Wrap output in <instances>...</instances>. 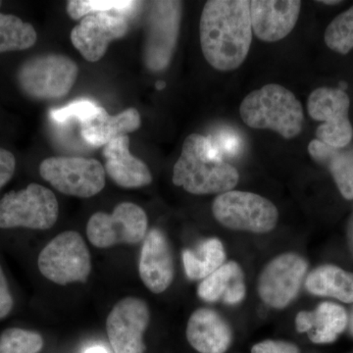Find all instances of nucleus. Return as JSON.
I'll use <instances>...</instances> for the list:
<instances>
[{
    "label": "nucleus",
    "instance_id": "f257e3e1",
    "mask_svg": "<svg viewBox=\"0 0 353 353\" xmlns=\"http://www.w3.org/2000/svg\"><path fill=\"white\" fill-rule=\"evenodd\" d=\"M203 57L213 68L228 72L245 62L252 41L250 1L209 0L199 24Z\"/></svg>",
    "mask_w": 353,
    "mask_h": 353
},
{
    "label": "nucleus",
    "instance_id": "f03ea898",
    "mask_svg": "<svg viewBox=\"0 0 353 353\" xmlns=\"http://www.w3.org/2000/svg\"><path fill=\"white\" fill-rule=\"evenodd\" d=\"M240 174L215 152L208 137L192 134L185 139L173 168V183L196 196L233 190Z\"/></svg>",
    "mask_w": 353,
    "mask_h": 353
},
{
    "label": "nucleus",
    "instance_id": "7ed1b4c3",
    "mask_svg": "<svg viewBox=\"0 0 353 353\" xmlns=\"http://www.w3.org/2000/svg\"><path fill=\"white\" fill-rule=\"evenodd\" d=\"M240 114L246 126L271 130L284 139L296 138L303 131L304 112L301 101L278 83H268L246 95Z\"/></svg>",
    "mask_w": 353,
    "mask_h": 353
},
{
    "label": "nucleus",
    "instance_id": "20e7f679",
    "mask_svg": "<svg viewBox=\"0 0 353 353\" xmlns=\"http://www.w3.org/2000/svg\"><path fill=\"white\" fill-rule=\"evenodd\" d=\"M79 67L71 58L44 54L30 58L18 70L22 92L39 101L62 99L71 92L78 78Z\"/></svg>",
    "mask_w": 353,
    "mask_h": 353
},
{
    "label": "nucleus",
    "instance_id": "39448f33",
    "mask_svg": "<svg viewBox=\"0 0 353 353\" xmlns=\"http://www.w3.org/2000/svg\"><path fill=\"white\" fill-rule=\"evenodd\" d=\"M58 215L57 196L52 190L39 183L9 192L0 199V229L48 230L54 226Z\"/></svg>",
    "mask_w": 353,
    "mask_h": 353
},
{
    "label": "nucleus",
    "instance_id": "423d86ee",
    "mask_svg": "<svg viewBox=\"0 0 353 353\" xmlns=\"http://www.w3.org/2000/svg\"><path fill=\"white\" fill-rule=\"evenodd\" d=\"M41 275L60 285L85 283L92 272V259L83 236L78 232L57 234L39 255Z\"/></svg>",
    "mask_w": 353,
    "mask_h": 353
},
{
    "label": "nucleus",
    "instance_id": "0eeeda50",
    "mask_svg": "<svg viewBox=\"0 0 353 353\" xmlns=\"http://www.w3.org/2000/svg\"><path fill=\"white\" fill-rule=\"evenodd\" d=\"M212 212L223 226L255 234L272 231L279 219L278 209L269 199L241 190L219 194L213 202Z\"/></svg>",
    "mask_w": 353,
    "mask_h": 353
},
{
    "label": "nucleus",
    "instance_id": "6e6552de",
    "mask_svg": "<svg viewBox=\"0 0 353 353\" xmlns=\"http://www.w3.org/2000/svg\"><path fill=\"white\" fill-rule=\"evenodd\" d=\"M39 174L58 192L81 199L97 196L105 187V169L92 158H46L39 165Z\"/></svg>",
    "mask_w": 353,
    "mask_h": 353
},
{
    "label": "nucleus",
    "instance_id": "1a4fd4ad",
    "mask_svg": "<svg viewBox=\"0 0 353 353\" xmlns=\"http://www.w3.org/2000/svg\"><path fill=\"white\" fill-rule=\"evenodd\" d=\"M148 215L141 206L122 202L111 214L94 213L88 220V241L97 248L116 245H136L145 240L148 232Z\"/></svg>",
    "mask_w": 353,
    "mask_h": 353
},
{
    "label": "nucleus",
    "instance_id": "9d476101",
    "mask_svg": "<svg viewBox=\"0 0 353 353\" xmlns=\"http://www.w3.org/2000/svg\"><path fill=\"white\" fill-rule=\"evenodd\" d=\"M350 105V97L341 88L313 90L308 97V114L312 119L323 122L317 128L316 139L333 148L350 145L353 138V128L348 119Z\"/></svg>",
    "mask_w": 353,
    "mask_h": 353
},
{
    "label": "nucleus",
    "instance_id": "9b49d317",
    "mask_svg": "<svg viewBox=\"0 0 353 353\" xmlns=\"http://www.w3.org/2000/svg\"><path fill=\"white\" fill-rule=\"evenodd\" d=\"M182 2H153L148 21L145 52L146 66L153 72L167 68L180 32Z\"/></svg>",
    "mask_w": 353,
    "mask_h": 353
},
{
    "label": "nucleus",
    "instance_id": "f8f14e48",
    "mask_svg": "<svg viewBox=\"0 0 353 353\" xmlns=\"http://www.w3.org/2000/svg\"><path fill=\"white\" fill-rule=\"evenodd\" d=\"M307 269V261L296 253H284L272 259L259 277L260 299L271 307H287L299 294Z\"/></svg>",
    "mask_w": 353,
    "mask_h": 353
},
{
    "label": "nucleus",
    "instance_id": "ddd939ff",
    "mask_svg": "<svg viewBox=\"0 0 353 353\" xmlns=\"http://www.w3.org/2000/svg\"><path fill=\"white\" fill-rule=\"evenodd\" d=\"M148 304L128 296L114 305L106 320V332L114 353H145L143 334L150 324Z\"/></svg>",
    "mask_w": 353,
    "mask_h": 353
},
{
    "label": "nucleus",
    "instance_id": "4468645a",
    "mask_svg": "<svg viewBox=\"0 0 353 353\" xmlns=\"http://www.w3.org/2000/svg\"><path fill=\"white\" fill-rule=\"evenodd\" d=\"M128 31L127 16L119 13H95L80 20L72 30L70 39L85 60L97 62L105 55L111 41L124 38Z\"/></svg>",
    "mask_w": 353,
    "mask_h": 353
},
{
    "label": "nucleus",
    "instance_id": "2eb2a0df",
    "mask_svg": "<svg viewBox=\"0 0 353 353\" xmlns=\"http://www.w3.org/2000/svg\"><path fill=\"white\" fill-rule=\"evenodd\" d=\"M299 0H252V32L262 41L276 43L287 38L296 27L301 13Z\"/></svg>",
    "mask_w": 353,
    "mask_h": 353
},
{
    "label": "nucleus",
    "instance_id": "dca6fc26",
    "mask_svg": "<svg viewBox=\"0 0 353 353\" xmlns=\"http://www.w3.org/2000/svg\"><path fill=\"white\" fill-rule=\"evenodd\" d=\"M139 273L143 284L153 294H161L173 282V255L168 240L160 230H150L143 240Z\"/></svg>",
    "mask_w": 353,
    "mask_h": 353
},
{
    "label": "nucleus",
    "instance_id": "f3484780",
    "mask_svg": "<svg viewBox=\"0 0 353 353\" xmlns=\"http://www.w3.org/2000/svg\"><path fill=\"white\" fill-rule=\"evenodd\" d=\"M105 173L116 185L124 189H139L152 182V172L145 162L130 152L128 136L114 139L103 146Z\"/></svg>",
    "mask_w": 353,
    "mask_h": 353
},
{
    "label": "nucleus",
    "instance_id": "a211bd4d",
    "mask_svg": "<svg viewBox=\"0 0 353 353\" xmlns=\"http://www.w3.org/2000/svg\"><path fill=\"white\" fill-rule=\"evenodd\" d=\"M187 339L199 353H225L233 343L229 323L215 310L199 308L190 315Z\"/></svg>",
    "mask_w": 353,
    "mask_h": 353
},
{
    "label": "nucleus",
    "instance_id": "6ab92c4d",
    "mask_svg": "<svg viewBox=\"0 0 353 353\" xmlns=\"http://www.w3.org/2000/svg\"><path fill=\"white\" fill-rule=\"evenodd\" d=\"M348 324L347 311L333 303H323L313 311H301L296 318L299 333H307L309 340L317 345L332 343Z\"/></svg>",
    "mask_w": 353,
    "mask_h": 353
},
{
    "label": "nucleus",
    "instance_id": "aec40b11",
    "mask_svg": "<svg viewBox=\"0 0 353 353\" xmlns=\"http://www.w3.org/2000/svg\"><path fill=\"white\" fill-rule=\"evenodd\" d=\"M81 134L88 145L99 148L119 137L137 131L141 125V114L130 108L117 115H110L103 108L90 119L81 123Z\"/></svg>",
    "mask_w": 353,
    "mask_h": 353
},
{
    "label": "nucleus",
    "instance_id": "412c9836",
    "mask_svg": "<svg viewBox=\"0 0 353 353\" xmlns=\"http://www.w3.org/2000/svg\"><path fill=\"white\" fill-rule=\"evenodd\" d=\"M245 275L240 265L234 261L225 262L220 268L201 281L197 294L208 303L236 305L245 297Z\"/></svg>",
    "mask_w": 353,
    "mask_h": 353
},
{
    "label": "nucleus",
    "instance_id": "4be33fe9",
    "mask_svg": "<svg viewBox=\"0 0 353 353\" xmlns=\"http://www.w3.org/2000/svg\"><path fill=\"white\" fill-rule=\"evenodd\" d=\"M308 152L315 162L329 169L343 196L353 199V146L333 148L315 139L309 143Z\"/></svg>",
    "mask_w": 353,
    "mask_h": 353
},
{
    "label": "nucleus",
    "instance_id": "5701e85b",
    "mask_svg": "<svg viewBox=\"0 0 353 353\" xmlns=\"http://www.w3.org/2000/svg\"><path fill=\"white\" fill-rule=\"evenodd\" d=\"M305 287L315 296L353 303V274L333 265H324L311 272L306 278Z\"/></svg>",
    "mask_w": 353,
    "mask_h": 353
},
{
    "label": "nucleus",
    "instance_id": "b1692460",
    "mask_svg": "<svg viewBox=\"0 0 353 353\" xmlns=\"http://www.w3.org/2000/svg\"><path fill=\"white\" fill-rule=\"evenodd\" d=\"M183 261L188 278L204 280L225 263L226 252L219 239H208L196 250H183Z\"/></svg>",
    "mask_w": 353,
    "mask_h": 353
},
{
    "label": "nucleus",
    "instance_id": "393cba45",
    "mask_svg": "<svg viewBox=\"0 0 353 353\" xmlns=\"http://www.w3.org/2000/svg\"><path fill=\"white\" fill-rule=\"evenodd\" d=\"M38 39L36 30L12 14L0 13V53L25 50Z\"/></svg>",
    "mask_w": 353,
    "mask_h": 353
},
{
    "label": "nucleus",
    "instance_id": "a878e982",
    "mask_svg": "<svg viewBox=\"0 0 353 353\" xmlns=\"http://www.w3.org/2000/svg\"><path fill=\"white\" fill-rule=\"evenodd\" d=\"M139 6L131 0H71L67 3V13L72 19L82 20L95 13H119L132 15Z\"/></svg>",
    "mask_w": 353,
    "mask_h": 353
},
{
    "label": "nucleus",
    "instance_id": "bb28decb",
    "mask_svg": "<svg viewBox=\"0 0 353 353\" xmlns=\"http://www.w3.org/2000/svg\"><path fill=\"white\" fill-rule=\"evenodd\" d=\"M44 345L38 332L22 328H8L0 334V353H41Z\"/></svg>",
    "mask_w": 353,
    "mask_h": 353
},
{
    "label": "nucleus",
    "instance_id": "cd10ccee",
    "mask_svg": "<svg viewBox=\"0 0 353 353\" xmlns=\"http://www.w3.org/2000/svg\"><path fill=\"white\" fill-rule=\"evenodd\" d=\"M330 50L347 54L353 48V6L334 18L324 34Z\"/></svg>",
    "mask_w": 353,
    "mask_h": 353
},
{
    "label": "nucleus",
    "instance_id": "c85d7f7f",
    "mask_svg": "<svg viewBox=\"0 0 353 353\" xmlns=\"http://www.w3.org/2000/svg\"><path fill=\"white\" fill-rule=\"evenodd\" d=\"M101 106L97 105L94 101L88 99H80L68 104L61 108L52 109L50 112L51 118L59 124L69 122V120L77 119L83 123L97 112Z\"/></svg>",
    "mask_w": 353,
    "mask_h": 353
},
{
    "label": "nucleus",
    "instance_id": "c756f323",
    "mask_svg": "<svg viewBox=\"0 0 353 353\" xmlns=\"http://www.w3.org/2000/svg\"><path fill=\"white\" fill-rule=\"evenodd\" d=\"M215 152L223 158L234 157L241 148V139L232 131H223L217 132L214 139L208 138Z\"/></svg>",
    "mask_w": 353,
    "mask_h": 353
},
{
    "label": "nucleus",
    "instance_id": "7c9ffc66",
    "mask_svg": "<svg viewBox=\"0 0 353 353\" xmlns=\"http://www.w3.org/2000/svg\"><path fill=\"white\" fill-rule=\"evenodd\" d=\"M252 353H301V350L289 341L267 340L253 345Z\"/></svg>",
    "mask_w": 353,
    "mask_h": 353
},
{
    "label": "nucleus",
    "instance_id": "2f4dec72",
    "mask_svg": "<svg viewBox=\"0 0 353 353\" xmlns=\"http://www.w3.org/2000/svg\"><path fill=\"white\" fill-rule=\"evenodd\" d=\"M16 159L4 148H0V190L12 179L15 173Z\"/></svg>",
    "mask_w": 353,
    "mask_h": 353
},
{
    "label": "nucleus",
    "instance_id": "473e14b6",
    "mask_svg": "<svg viewBox=\"0 0 353 353\" xmlns=\"http://www.w3.org/2000/svg\"><path fill=\"white\" fill-rule=\"evenodd\" d=\"M14 299L9 290L6 275L0 266V320L4 319L12 311Z\"/></svg>",
    "mask_w": 353,
    "mask_h": 353
},
{
    "label": "nucleus",
    "instance_id": "72a5a7b5",
    "mask_svg": "<svg viewBox=\"0 0 353 353\" xmlns=\"http://www.w3.org/2000/svg\"><path fill=\"white\" fill-rule=\"evenodd\" d=\"M87 353H106L105 350L101 347L90 348Z\"/></svg>",
    "mask_w": 353,
    "mask_h": 353
},
{
    "label": "nucleus",
    "instance_id": "f704fd0d",
    "mask_svg": "<svg viewBox=\"0 0 353 353\" xmlns=\"http://www.w3.org/2000/svg\"><path fill=\"white\" fill-rule=\"evenodd\" d=\"M165 87H166V83H165L164 82H158L157 83V90H163Z\"/></svg>",
    "mask_w": 353,
    "mask_h": 353
},
{
    "label": "nucleus",
    "instance_id": "c9c22d12",
    "mask_svg": "<svg viewBox=\"0 0 353 353\" xmlns=\"http://www.w3.org/2000/svg\"><path fill=\"white\" fill-rule=\"evenodd\" d=\"M350 332H352V334H353V312L352 314V317H350Z\"/></svg>",
    "mask_w": 353,
    "mask_h": 353
},
{
    "label": "nucleus",
    "instance_id": "e433bc0d",
    "mask_svg": "<svg viewBox=\"0 0 353 353\" xmlns=\"http://www.w3.org/2000/svg\"><path fill=\"white\" fill-rule=\"evenodd\" d=\"M323 4H336L340 3V1H320Z\"/></svg>",
    "mask_w": 353,
    "mask_h": 353
},
{
    "label": "nucleus",
    "instance_id": "4c0bfd02",
    "mask_svg": "<svg viewBox=\"0 0 353 353\" xmlns=\"http://www.w3.org/2000/svg\"><path fill=\"white\" fill-rule=\"evenodd\" d=\"M2 1H0V7H1Z\"/></svg>",
    "mask_w": 353,
    "mask_h": 353
}]
</instances>
